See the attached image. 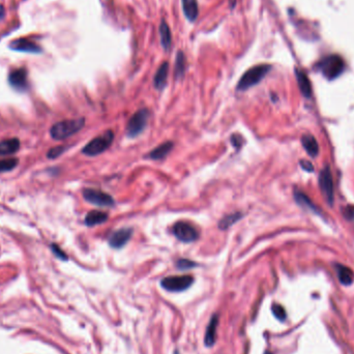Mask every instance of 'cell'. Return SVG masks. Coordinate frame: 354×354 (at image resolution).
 <instances>
[{"mask_svg": "<svg viewBox=\"0 0 354 354\" xmlns=\"http://www.w3.org/2000/svg\"><path fill=\"white\" fill-rule=\"evenodd\" d=\"M301 143L302 146L307 150V153L311 156V157H316L319 153V146H318V142L317 140L311 136V135H305L301 138Z\"/></svg>", "mask_w": 354, "mask_h": 354, "instance_id": "cell-19", "label": "cell"}, {"mask_svg": "<svg viewBox=\"0 0 354 354\" xmlns=\"http://www.w3.org/2000/svg\"><path fill=\"white\" fill-rule=\"evenodd\" d=\"M51 250H52V252L54 253V255L55 256H57V258H59V259H61V260H67V256H66V254H65V253L60 249V248H59L58 246H57V244H51Z\"/></svg>", "mask_w": 354, "mask_h": 354, "instance_id": "cell-31", "label": "cell"}, {"mask_svg": "<svg viewBox=\"0 0 354 354\" xmlns=\"http://www.w3.org/2000/svg\"><path fill=\"white\" fill-rule=\"evenodd\" d=\"M271 71V65L269 64H259L252 67L242 75L238 84L237 90H247L253 86H255L261 80H262L266 74Z\"/></svg>", "mask_w": 354, "mask_h": 354, "instance_id": "cell-2", "label": "cell"}, {"mask_svg": "<svg viewBox=\"0 0 354 354\" xmlns=\"http://www.w3.org/2000/svg\"><path fill=\"white\" fill-rule=\"evenodd\" d=\"M185 69V59L182 52H179L176 56V65H175V76L176 78H180L184 73Z\"/></svg>", "mask_w": 354, "mask_h": 354, "instance_id": "cell-24", "label": "cell"}, {"mask_svg": "<svg viewBox=\"0 0 354 354\" xmlns=\"http://www.w3.org/2000/svg\"><path fill=\"white\" fill-rule=\"evenodd\" d=\"M183 13L189 21H195L199 13L197 0H181Z\"/></svg>", "mask_w": 354, "mask_h": 354, "instance_id": "cell-17", "label": "cell"}, {"mask_svg": "<svg viewBox=\"0 0 354 354\" xmlns=\"http://www.w3.org/2000/svg\"><path fill=\"white\" fill-rule=\"evenodd\" d=\"M17 166H18V159L17 158L1 159L0 161V173L12 171Z\"/></svg>", "mask_w": 354, "mask_h": 354, "instance_id": "cell-25", "label": "cell"}, {"mask_svg": "<svg viewBox=\"0 0 354 354\" xmlns=\"http://www.w3.org/2000/svg\"><path fill=\"white\" fill-rule=\"evenodd\" d=\"M20 148V141L17 138L8 139L0 142V156H8L16 154Z\"/></svg>", "mask_w": 354, "mask_h": 354, "instance_id": "cell-16", "label": "cell"}, {"mask_svg": "<svg viewBox=\"0 0 354 354\" xmlns=\"http://www.w3.org/2000/svg\"><path fill=\"white\" fill-rule=\"evenodd\" d=\"M241 217H242L241 213H233L230 215H227L222 218L220 223H218V228H220L221 230L228 229L232 225L237 223Z\"/></svg>", "mask_w": 354, "mask_h": 354, "instance_id": "cell-22", "label": "cell"}, {"mask_svg": "<svg viewBox=\"0 0 354 354\" xmlns=\"http://www.w3.org/2000/svg\"><path fill=\"white\" fill-rule=\"evenodd\" d=\"M273 313H274V315H275L277 319L281 320V321H284V320L286 319V311H285V309H284L282 306H280V305H275V306L273 307Z\"/></svg>", "mask_w": 354, "mask_h": 354, "instance_id": "cell-28", "label": "cell"}, {"mask_svg": "<svg viewBox=\"0 0 354 354\" xmlns=\"http://www.w3.org/2000/svg\"><path fill=\"white\" fill-rule=\"evenodd\" d=\"M133 235L132 228H122L110 234L108 238V242L114 249H121L129 242Z\"/></svg>", "mask_w": 354, "mask_h": 354, "instance_id": "cell-11", "label": "cell"}, {"mask_svg": "<svg viewBox=\"0 0 354 354\" xmlns=\"http://www.w3.org/2000/svg\"><path fill=\"white\" fill-rule=\"evenodd\" d=\"M173 142L168 141L163 143V144L158 145L157 148H155L154 150H151L148 157L151 159H155V161H158V159H162L164 157H166L168 155L171 153V150L173 149Z\"/></svg>", "mask_w": 354, "mask_h": 354, "instance_id": "cell-14", "label": "cell"}, {"mask_svg": "<svg viewBox=\"0 0 354 354\" xmlns=\"http://www.w3.org/2000/svg\"><path fill=\"white\" fill-rule=\"evenodd\" d=\"M84 124H85L84 118L63 120L55 123L50 130V134L54 140H64L81 131Z\"/></svg>", "mask_w": 354, "mask_h": 354, "instance_id": "cell-1", "label": "cell"}, {"mask_svg": "<svg viewBox=\"0 0 354 354\" xmlns=\"http://www.w3.org/2000/svg\"><path fill=\"white\" fill-rule=\"evenodd\" d=\"M4 16V8L2 5H0V19H2Z\"/></svg>", "mask_w": 354, "mask_h": 354, "instance_id": "cell-34", "label": "cell"}, {"mask_svg": "<svg viewBox=\"0 0 354 354\" xmlns=\"http://www.w3.org/2000/svg\"><path fill=\"white\" fill-rule=\"evenodd\" d=\"M168 70H169V65L167 62H164L161 66L158 67V70L155 76V86L157 89L162 90L167 83V77H168Z\"/></svg>", "mask_w": 354, "mask_h": 354, "instance_id": "cell-18", "label": "cell"}, {"mask_svg": "<svg viewBox=\"0 0 354 354\" xmlns=\"http://www.w3.org/2000/svg\"><path fill=\"white\" fill-rule=\"evenodd\" d=\"M176 266L178 267V269H181V271H184V269H191L193 267L197 266V263L194 262L192 260L189 259H179L177 261Z\"/></svg>", "mask_w": 354, "mask_h": 354, "instance_id": "cell-27", "label": "cell"}, {"mask_svg": "<svg viewBox=\"0 0 354 354\" xmlns=\"http://www.w3.org/2000/svg\"><path fill=\"white\" fill-rule=\"evenodd\" d=\"M300 165L302 167V169L308 171V172H312V171L314 170V166L312 165V163H310L308 161H301L300 162Z\"/></svg>", "mask_w": 354, "mask_h": 354, "instance_id": "cell-32", "label": "cell"}, {"mask_svg": "<svg viewBox=\"0 0 354 354\" xmlns=\"http://www.w3.org/2000/svg\"><path fill=\"white\" fill-rule=\"evenodd\" d=\"M231 143H232V145L238 150L243 144V138L240 136L239 134H233L231 136Z\"/></svg>", "mask_w": 354, "mask_h": 354, "instance_id": "cell-30", "label": "cell"}, {"mask_svg": "<svg viewBox=\"0 0 354 354\" xmlns=\"http://www.w3.org/2000/svg\"><path fill=\"white\" fill-rule=\"evenodd\" d=\"M295 199H296L297 203H299L302 206H305L306 208L311 207L312 209H315V206L311 203V201L309 200V198L306 195H303L302 193L295 192Z\"/></svg>", "mask_w": 354, "mask_h": 354, "instance_id": "cell-26", "label": "cell"}, {"mask_svg": "<svg viewBox=\"0 0 354 354\" xmlns=\"http://www.w3.org/2000/svg\"><path fill=\"white\" fill-rule=\"evenodd\" d=\"M345 216L348 218H354V207H347L345 209Z\"/></svg>", "mask_w": 354, "mask_h": 354, "instance_id": "cell-33", "label": "cell"}, {"mask_svg": "<svg viewBox=\"0 0 354 354\" xmlns=\"http://www.w3.org/2000/svg\"><path fill=\"white\" fill-rule=\"evenodd\" d=\"M83 197L89 203L102 206V207H110L115 204V201L112 196L108 195L107 193L94 190V189H85L83 191Z\"/></svg>", "mask_w": 354, "mask_h": 354, "instance_id": "cell-8", "label": "cell"}, {"mask_svg": "<svg viewBox=\"0 0 354 354\" xmlns=\"http://www.w3.org/2000/svg\"><path fill=\"white\" fill-rule=\"evenodd\" d=\"M108 220V214L99 210H92L88 213L85 216V224L88 227H94L97 225H100L106 223Z\"/></svg>", "mask_w": 354, "mask_h": 354, "instance_id": "cell-15", "label": "cell"}, {"mask_svg": "<svg viewBox=\"0 0 354 354\" xmlns=\"http://www.w3.org/2000/svg\"><path fill=\"white\" fill-rule=\"evenodd\" d=\"M345 63L340 56H328L320 62V70L327 79H334L344 71Z\"/></svg>", "mask_w": 354, "mask_h": 354, "instance_id": "cell-6", "label": "cell"}, {"mask_svg": "<svg viewBox=\"0 0 354 354\" xmlns=\"http://www.w3.org/2000/svg\"><path fill=\"white\" fill-rule=\"evenodd\" d=\"M217 324H218V317H217V315H214L212 317V319H210V321L206 327L204 343L207 347H212L213 345L216 343Z\"/></svg>", "mask_w": 354, "mask_h": 354, "instance_id": "cell-13", "label": "cell"}, {"mask_svg": "<svg viewBox=\"0 0 354 354\" xmlns=\"http://www.w3.org/2000/svg\"><path fill=\"white\" fill-rule=\"evenodd\" d=\"M13 50L26 53H39L41 50L40 48L35 43L28 39H17L14 40L10 46Z\"/></svg>", "mask_w": 354, "mask_h": 354, "instance_id": "cell-12", "label": "cell"}, {"mask_svg": "<svg viewBox=\"0 0 354 354\" xmlns=\"http://www.w3.org/2000/svg\"><path fill=\"white\" fill-rule=\"evenodd\" d=\"M194 283V277L189 275H171L162 280V287L170 292H181L189 289Z\"/></svg>", "mask_w": 354, "mask_h": 354, "instance_id": "cell-4", "label": "cell"}, {"mask_svg": "<svg viewBox=\"0 0 354 354\" xmlns=\"http://www.w3.org/2000/svg\"><path fill=\"white\" fill-rule=\"evenodd\" d=\"M114 140V133L109 130L103 135L91 140L86 146L82 149V154L88 157H95L103 154L109 147L111 146Z\"/></svg>", "mask_w": 354, "mask_h": 354, "instance_id": "cell-3", "label": "cell"}, {"mask_svg": "<svg viewBox=\"0 0 354 354\" xmlns=\"http://www.w3.org/2000/svg\"><path fill=\"white\" fill-rule=\"evenodd\" d=\"M149 111L147 109H141V110L135 113L126 125V135L129 137L134 138L137 137L138 135L145 129V126L149 119Z\"/></svg>", "mask_w": 354, "mask_h": 354, "instance_id": "cell-5", "label": "cell"}, {"mask_svg": "<svg viewBox=\"0 0 354 354\" xmlns=\"http://www.w3.org/2000/svg\"><path fill=\"white\" fill-rule=\"evenodd\" d=\"M296 78L299 89L302 92V95L307 98H310L312 95V87L307 75L301 71H296Z\"/></svg>", "mask_w": 354, "mask_h": 354, "instance_id": "cell-20", "label": "cell"}, {"mask_svg": "<svg viewBox=\"0 0 354 354\" xmlns=\"http://www.w3.org/2000/svg\"><path fill=\"white\" fill-rule=\"evenodd\" d=\"M8 81L13 88L18 91H26L28 89V76L27 71L21 69L14 70L8 77Z\"/></svg>", "mask_w": 354, "mask_h": 354, "instance_id": "cell-9", "label": "cell"}, {"mask_svg": "<svg viewBox=\"0 0 354 354\" xmlns=\"http://www.w3.org/2000/svg\"><path fill=\"white\" fill-rule=\"evenodd\" d=\"M338 276L340 282L343 285H350L354 281V273L352 272L351 268L347 266H338Z\"/></svg>", "mask_w": 354, "mask_h": 354, "instance_id": "cell-23", "label": "cell"}, {"mask_svg": "<svg viewBox=\"0 0 354 354\" xmlns=\"http://www.w3.org/2000/svg\"><path fill=\"white\" fill-rule=\"evenodd\" d=\"M64 150H65V147H63V146H56V147H53V148H51V149H50L48 151L47 157L49 158H56L57 157L61 156L64 153Z\"/></svg>", "mask_w": 354, "mask_h": 354, "instance_id": "cell-29", "label": "cell"}, {"mask_svg": "<svg viewBox=\"0 0 354 354\" xmlns=\"http://www.w3.org/2000/svg\"><path fill=\"white\" fill-rule=\"evenodd\" d=\"M175 237L182 242H193L199 238V231L188 222H177L172 228Z\"/></svg>", "mask_w": 354, "mask_h": 354, "instance_id": "cell-7", "label": "cell"}, {"mask_svg": "<svg viewBox=\"0 0 354 354\" xmlns=\"http://www.w3.org/2000/svg\"><path fill=\"white\" fill-rule=\"evenodd\" d=\"M319 183H320V188H321V191L323 192L324 196L326 197L327 201L330 202V203H333V201H334V182H333V177H332L331 169L328 167H326L325 169H323L321 171V173H320Z\"/></svg>", "mask_w": 354, "mask_h": 354, "instance_id": "cell-10", "label": "cell"}, {"mask_svg": "<svg viewBox=\"0 0 354 354\" xmlns=\"http://www.w3.org/2000/svg\"><path fill=\"white\" fill-rule=\"evenodd\" d=\"M159 36H161L162 46L164 47V49L168 50L171 47L172 37H171L170 27L168 26V24L165 21H163L161 25H159Z\"/></svg>", "mask_w": 354, "mask_h": 354, "instance_id": "cell-21", "label": "cell"}]
</instances>
